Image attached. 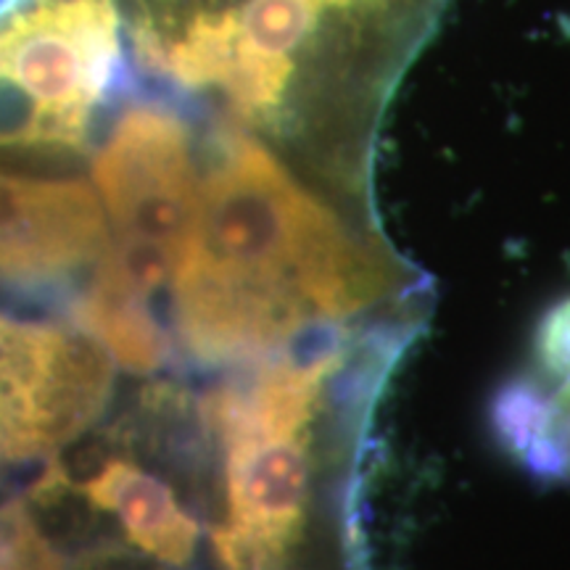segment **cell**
<instances>
[{
	"label": "cell",
	"instance_id": "cell-1",
	"mask_svg": "<svg viewBox=\"0 0 570 570\" xmlns=\"http://www.w3.org/2000/svg\"><path fill=\"white\" fill-rule=\"evenodd\" d=\"M132 75L223 114L344 194L436 0H117Z\"/></svg>",
	"mask_w": 570,
	"mask_h": 570
},
{
	"label": "cell",
	"instance_id": "cell-4",
	"mask_svg": "<svg viewBox=\"0 0 570 570\" xmlns=\"http://www.w3.org/2000/svg\"><path fill=\"white\" fill-rule=\"evenodd\" d=\"M104 125L90 183L109 246L88 277L154 306L196 225L206 111L132 75Z\"/></svg>",
	"mask_w": 570,
	"mask_h": 570
},
{
	"label": "cell",
	"instance_id": "cell-7",
	"mask_svg": "<svg viewBox=\"0 0 570 570\" xmlns=\"http://www.w3.org/2000/svg\"><path fill=\"white\" fill-rule=\"evenodd\" d=\"M51 497H80L90 510L117 520L127 544L161 566L183 568L194 560L202 525L173 483L140 465L135 458L111 452L85 479H75L59 458L48 462L35 481L32 502Z\"/></svg>",
	"mask_w": 570,
	"mask_h": 570
},
{
	"label": "cell",
	"instance_id": "cell-5",
	"mask_svg": "<svg viewBox=\"0 0 570 570\" xmlns=\"http://www.w3.org/2000/svg\"><path fill=\"white\" fill-rule=\"evenodd\" d=\"M114 360L75 323L0 309V473L51 462L101 423Z\"/></svg>",
	"mask_w": 570,
	"mask_h": 570
},
{
	"label": "cell",
	"instance_id": "cell-6",
	"mask_svg": "<svg viewBox=\"0 0 570 570\" xmlns=\"http://www.w3.org/2000/svg\"><path fill=\"white\" fill-rule=\"evenodd\" d=\"M109 246V225L90 180L61 167L0 159V285L61 294Z\"/></svg>",
	"mask_w": 570,
	"mask_h": 570
},
{
	"label": "cell",
	"instance_id": "cell-3",
	"mask_svg": "<svg viewBox=\"0 0 570 570\" xmlns=\"http://www.w3.org/2000/svg\"><path fill=\"white\" fill-rule=\"evenodd\" d=\"M130 77L117 0H0V159L80 161Z\"/></svg>",
	"mask_w": 570,
	"mask_h": 570
},
{
	"label": "cell",
	"instance_id": "cell-2",
	"mask_svg": "<svg viewBox=\"0 0 570 570\" xmlns=\"http://www.w3.org/2000/svg\"><path fill=\"white\" fill-rule=\"evenodd\" d=\"M317 183L275 142L206 114L196 225L169 281V333L190 365H259L346 331L394 288L383 248Z\"/></svg>",
	"mask_w": 570,
	"mask_h": 570
},
{
	"label": "cell",
	"instance_id": "cell-8",
	"mask_svg": "<svg viewBox=\"0 0 570 570\" xmlns=\"http://www.w3.org/2000/svg\"><path fill=\"white\" fill-rule=\"evenodd\" d=\"M491 433L539 479L570 481V370L554 381L515 375L491 399Z\"/></svg>",
	"mask_w": 570,
	"mask_h": 570
}]
</instances>
